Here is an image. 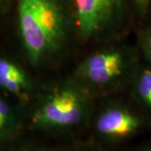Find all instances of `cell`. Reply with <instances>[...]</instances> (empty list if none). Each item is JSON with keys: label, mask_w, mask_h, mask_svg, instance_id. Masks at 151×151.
<instances>
[{"label": "cell", "mask_w": 151, "mask_h": 151, "mask_svg": "<svg viewBox=\"0 0 151 151\" xmlns=\"http://www.w3.org/2000/svg\"><path fill=\"white\" fill-rule=\"evenodd\" d=\"M113 97L102 98L92 113L90 124L97 140L107 146L121 145L151 129L150 119L134 102Z\"/></svg>", "instance_id": "cell-5"}, {"label": "cell", "mask_w": 151, "mask_h": 151, "mask_svg": "<svg viewBox=\"0 0 151 151\" xmlns=\"http://www.w3.org/2000/svg\"><path fill=\"white\" fill-rule=\"evenodd\" d=\"M97 99L71 76L40 87L27 108V125L50 135L68 134L90 123Z\"/></svg>", "instance_id": "cell-2"}, {"label": "cell", "mask_w": 151, "mask_h": 151, "mask_svg": "<svg viewBox=\"0 0 151 151\" xmlns=\"http://www.w3.org/2000/svg\"><path fill=\"white\" fill-rule=\"evenodd\" d=\"M150 0H131L132 9L135 16L139 19H145L150 11Z\"/></svg>", "instance_id": "cell-10"}, {"label": "cell", "mask_w": 151, "mask_h": 151, "mask_svg": "<svg viewBox=\"0 0 151 151\" xmlns=\"http://www.w3.org/2000/svg\"><path fill=\"white\" fill-rule=\"evenodd\" d=\"M17 35L35 70L56 65L76 41L70 0H14Z\"/></svg>", "instance_id": "cell-1"}, {"label": "cell", "mask_w": 151, "mask_h": 151, "mask_svg": "<svg viewBox=\"0 0 151 151\" xmlns=\"http://www.w3.org/2000/svg\"><path fill=\"white\" fill-rule=\"evenodd\" d=\"M151 8V0H150V9Z\"/></svg>", "instance_id": "cell-15"}, {"label": "cell", "mask_w": 151, "mask_h": 151, "mask_svg": "<svg viewBox=\"0 0 151 151\" xmlns=\"http://www.w3.org/2000/svg\"><path fill=\"white\" fill-rule=\"evenodd\" d=\"M66 151H96L92 148H88V147H79V148H76L71 150H66Z\"/></svg>", "instance_id": "cell-14"}, {"label": "cell", "mask_w": 151, "mask_h": 151, "mask_svg": "<svg viewBox=\"0 0 151 151\" xmlns=\"http://www.w3.org/2000/svg\"><path fill=\"white\" fill-rule=\"evenodd\" d=\"M14 0H0V14L7 9H11Z\"/></svg>", "instance_id": "cell-13"}, {"label": "cell", "mask_w": 151, "mask_h": 151, "mask_svg": "<svg viewBox=\"0 0 151 151\" xmlns=\"http://www.w3.org/2000/svg\"><path fill=\"white\" fill-rule=\"evenodd\" d=\"M135 104L151 123V66L141 64L129 88Z\"/></svg>", "instance_id": "cell-7"}, {"label": "cell", "mask_w": 151, "mask_h": 151, "mask_svg": "<svg viewBox=\"0 0 151 151\" xmlns=\"http://www.w3.org/2000/svg\"><path fill=\"white\" fill-rule=\"evenodd\" d=\"M40 88L29 69L14 60L0 55V89L13 96L19 104L28 108Z\"/></svg>", "instance_id": "cell-6"}, {"label": "cell", "mask_w": 151, "mask_h": 151, "mask_svg": "<svg viewBox=\"0 0 151 151\" xmlns=\"http://www.w3.org/2000/svg\"><path fill=\"white\" fill-rule=\"evenodd\" d=\"M76 41L103 44L119 39L127 24L131 0H70Z\"/></svg>", "instance_id": "cell-4"}, {"label": "cell", "mask_w": 151, "mask_h": 151, "mask_svg": "<svg viewBox=\"0 0 151 151\" xmlns=\"http://www.w3.org/2000/svg\"><path fill=\"white\" fill-rule=\"evenodd\" d=\"M118 40L103 43L86 55L70 75L96 99L129 89L140 67L139 49Z\"/></svg>", "instance_id": "cell-3"}, {"label": "cell", "mask_w": 151, "mask_h": 151, "mask_svg": "<svg viewBox=\"0 0 151 151\" xmlns=\"http://www.w3.org/2000/svg\"><path fill=\"white\" fill-rule=\"evenodd\" d=\"M16 151H66L63 149L52 146L40 145H27L18 149Z\"/></svg>", "instance_id": "cell-11"}, {"label": "cell", "mask_w": 151, "mask_h": 151, "mask_svg": "<svg viewBox=\"0 0 151 151\" xmlns=\"http://www.w3.org/2000/svg\"><path fill=\"white\" fill-rule=\"evenodd\" d=\"M139 50L151 66V24L142 28L139 34Z\"/></svg>", "instance_id": "cell-9"}, {"label": "cell", "mask_w": 151, "mask_h": 151, "mask_svg": "<svg viewBox=\"0 0 151 151\" xmlns=\"http://www.w3.org/2000/svg\"><path fill=\"white\" fill-rule=\"evenodd\" d=\"M129 151H151V140L139 145L134 149L130 150Z\"/></svg>", "instance_id": "cell-12"}, {"label": "cell", "mask_w": 151, "mask_h": 151, "mask_svg": "<svg viewBox=\"0 0 151 151\" xmlns=\"http://www.w3.org/2000/svg\"><path fill=\"white\" fill-rule=\"evenodd\" d=\"M24 122L22 109L0 97V140L14 137L22 129Z\"/></svg>", "instance_id": "cell-8"}]
</instances>
